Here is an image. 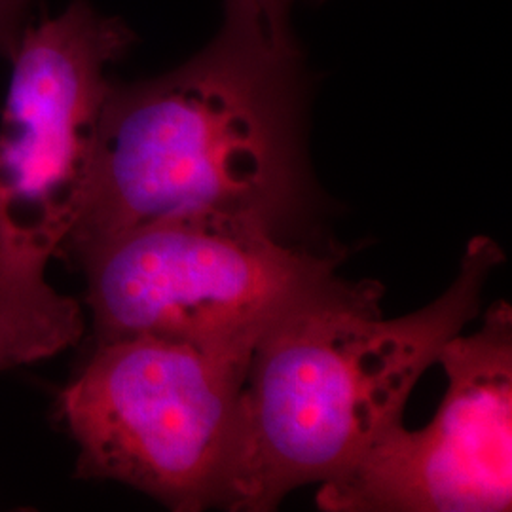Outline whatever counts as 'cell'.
Here are the masks:
<instances>
[{
	"label": "cell",
	"mask_w": 512,
	"mask_h": 512,
	"mask_svg": "<svg viewBox=\"0 0 512 512\" xmlns=\"http://www.w3.org/2000/svg\"><path fill=\"white\" fill-rule=\"evenodd\" d=\"M300 0H226V16L220 31L249 40L260 48L298 50L291 18Z\"/></svg>",
	"instance_id": "52a82bcc"
},
{
	"label": "cell",
	"mask_w": 512,
	"mask_h": 512,
	"mask_svg": "<svg viewBox=\"0 0 512 512\" xmlns=\"http://www.w3.org/2000/svg\"><path fill=\"white\" fill-rule=\"evenodd\" d=\"M2 368H6V366H4V355H2V346H0V370H2Z\"/></svg>",
	"instance_id": "9c48e42d"
},
{
	"label": "cell",
	"mask_w": 512,
	"mask_h": 512,
	"mask_svg": "<svg viewBox=\"0 0 512 512\" xmlns=\"http://www.w3.org/2000/svg\"><path fill=\"white\" fill-rule=\"evenodd\" d=\"M253 348L95 342L57 399L78 475L126 484L175 512L220 507Z\"/></svg>",
	"instance_id": "277c9868"
},
{
	"label": "cell",
	"mask_w": 512,
	"mask_h": 512,
	"mask_svg": "<svg viewBox=\"0 0 512 512\" xmlns=\"http://www.w3.org/2000/svg\"><path fill=\"white\" fill-rule=\"evenodd\" d=\"M38 0H0V63L6 65L25 29L35 21Z\"/></svg>",
	"instance_id": "ba28073f"
},
{
	"label": "cell",
	"mask_w": 512,
	"mask_h": 512,
	"mask_svg": "<svg viewBox=\"0 0 512 512\" xmlns=\"http://www.w3.org/2000/svg\"><path fill=\"white\" fill-rule=\"evenodd\" d=\"M304 110L300 50L224 31L167 73L112 80L61 255L160 220H239L283 238L308 202Z\"/></svg>",
	"instance_id": "6da1fadb"
},
{
	"label": "cell",
	"mask_w": 512,
	"mask_h": 512,
	"mask_svg": "<svg viewBox=\"0 0 512 512\" xmlns=\"http://www.w3.org/2000/svg\"><path fill=\"white\" fill-rule=\"evenodd\" d=\"M86 275L95 342L162 338L200 346L256 344L338 258L228 219L152 222L71 256Z\"/></svg>",
	"instance_id": "5b68a950"
},
{
	"label": "cell",
	"mask_w": 512,
	"mask_h": 512,
	"mask_svg": "<svg viewBox=\"0 0 512 512\" xmlns=\"http://www.w3.org/2000/svg\"><path fill=\"white\" fill-rule=\"evenodd\" d=\"M137 37L92 0L35 19L8 57L0 112V346L6 368L76 344L80 304L48 266L73 234L92 175L110 67Z\"/></svg>",
	"instance_id": "3957f363"
},
{
	"label": "cell",
	"mask_w": 512,
	"mask_h": 512,
	"mask_svg": "<svg viewBox=\"0 0 512 512\" xmlns=\"http://www.w3.org/2000/svg\"><path fill=\"white\" fill-rule=\"evenodd\" d=\"M503 258L476 236L454 283L395 319L384 317L382 285L338 275L279 313L249 361L220 507L275 511L293 490L346 473L403 421L414 385L475 319Z\"/></svg>",
	"instance_id": "7a4b0ae2"
},
{
	"label": "cell",
	"mask_w": 512,
	"mask_h": 512,
	"mask_svg": "<svg viewBox=\"0 0 512 512\" xmlns=\"http://www.w3.org/2000/svg\"><path fill=\"white\" fill-rule=\"evenodd\" d=\"M448 389L433 421L393 425L321 484L329 512H499L512 505V310L497 302L439 355Z\"/></svg>",
	"instance_id": "8992f818"
}]
</instances>
